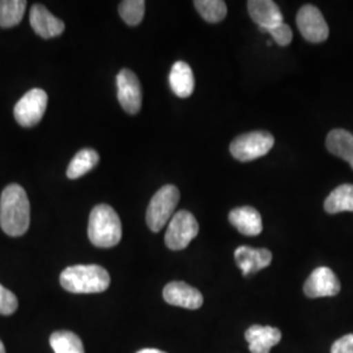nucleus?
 <instances>
[{"label": "nucleus", "mask_w": 353, "mask_h": 353, "mask_svg": "<svg viewBox=\"0 0 353 353\" xmlns=\"http://www.w3.org/2000/svg\"><path fill=\"white\" fill-rule=\"evenodd\" d=\"M30 225V203L26 190L11 183L1 192L0 198V227L11 237L26 234Z\"/></svg>", "instance_id": "1"}, {"label": "nucleus", "mask_w": 353, "mask_h": 353, "mask_svg": "<svg viewBox=\"0 0 353 353\" xmlns=\"http://www.w3.org/2000/svg\"><path fill=\"white\" fill-rule=\"evenodd\" d=\"M61 285L76 294L101 293L110 285L109 272L97 265H70L61 274Z\"/></svg>", "instance_id": "2"}, {"label": "nucleus", "mask_w": 353, "mask_h": 353, "mask_svg": "<svg viewBox=\"0 0 353 353\" xmlns=\"http://www.w3.org/2000/svg\"><path fill=\"white\" fill-rule=\"evenodd\" d=\"M88 237L94 246L103 249L114 248L119 243L122 239V223L113 207L99 204L92 210L89 216Z\"/></svg>", "instance_id": "3"}, {"label": "nucleus", "mask_w": 353, "mask_h": 353, "mask_svg": "<svg viewBox=\"0 0 353 353\" xmlns=\"http://www.w3.org/2000/svg\"><path fill=\"white\" fill-rule=\"evenodd\" d=\"M179 198V190L174 185H165L153 195L145 216L152 232H160L170 221L174 216Z\"/></svg>", "instance_id": "4"}, {"label": "nucleus", "mask_w": 353, "mask_h": 353, "mask_svg": "<svg viewBox=\"0 0 353 353\" xmlns=\"http://www.w3.org/2000/svg\"><path fill=\"white\" fill-rule=\"evenodd\" d=\"M274 144L275 138L268 131H252L242 134L230 143V153L241 163H249L265 156Z\"/></svg>", "instance_id": "5"}, {"label": "nucleus", "mask_w": 353, "mask_h": 353, "mask_svg": "<svg viewBox=\"0 0 353 353\" xmlns=\"http://www.w3.org/2000/svg\"><path fill=\"white\" fill-rule=\"evenodd\" d=\"M199 233V224L189 211L176 212L169 221L165 243L170 250H183Z\"/></svg>", "instance_id": "6"}, {"label": "nucleus", "mask_w": 353, "mask_h": 353, "mask_svg": "<svg viewBox=\"0 0 353 353\" xmlns=\"http://www.w3.org/2000/svg\"><path fill=\"white\" fill-rule=\"evenodd\" d=\"M48 100V93L43 89L34 88L26 92L14 106L13 115L16 122L23 127L38 125L46 112Z\"/></svg>", "instance_id": "7"}, {"label": "nucleus", "mask_w": 353, "mask_h": 353, "mask_svg": "<svg viewBox=\"0 0 353 353\" xmlns=\"http://www.w3.org/2000/svg\"><path fill=\"white\" fill-rule=\"evenodd\" d=\"M296 21L301 36L306 41L319 43L327 39L330 34L327 23L316 6H312V4L303 6L297 13Z\"/></svg>", "instance_id": "8"}, {"label": "nucleus", "mask_w": 353, "mask_h": 353, "mask_svg": "<svg viewBox=\"0 0 353 353\" xmlns=\"http://www.w3.org/2000/svg\"><path fill=\"white\" fill-rule=\"evenodd\" d=\"M118 101L128 114H138L141 109V87L139 79L131 70L123 68L117 75Z\"/></svg>", "instance_id": "9"}, {"label": "nucleus", "mask_w": 353, "mask_h": 353, "mask_svg": "<svg viewBox=\"0 0 353 353\" xmlns=\"http://www.w3.org/2000/svg\"><path fill=\"white\" fill-rule=\"evenodd\" d=\"M341 281L328 267H318L303 284V293L309 299L332 297L339 294Z\"/></svg>", "instance_id": "10"}, {"label": "nucleus", "mask_w": 353, "mask_h": 353, "mask_svg": "<svg viewBox=\"0 0 353 353\" xmlns=\"http://www.w3.org/2000/svg\"><path fill=\"white\" fill-rule=\"evenodd\" d=\"M164 300L169 305L196 310L203 305V294L183 281H172L165 285Z\"/></svg>", "instance_id": "11"}, {"label": "nucleus", "mask_w": 353, "mask_h": 353, "mask_svg": "<svg viewBox=\"0 0 353 353\" xmlns=\"http://www.w3.org/2000/svg\"><path fill=\"white\" fill-rule=\"evenodd\" d=\"M30 26L34 33L42 38H54L61 36L64 32L63 21L57 19L52 13L42 4H34L30 8L29 16Z\"/></svg>", "instance_id": "12"}, {"label": "nucleus", "mask_w": 353, "mask_h": 353, "mask_svg": "<svg viewBox=\"0 0 353 353\" xmlns=\"http://www.w3.org/2000/svg\"><path fill=\"white\" fill-rule=\"evenodd\" d=\"M234 259L242 271V275L249 276L271 265L272 252L267 249H252L249 246H240L234 252Z\"/></svg>", "instance_id": "13"}, {"label": "nucleus", "mask_w": 353, "mask_h": 353, "mask_svg": "<svg viewBox=\"0 0 353 353\" xmlns=\"http://www.w3.org/2000/svg\"><path fill=\"white\" fill-rule=\"evenodd\" d=\"M248 10L252 21L263 32L284 23L283 13L272 0H250L248 1Z\"/></svg>", "instance_id": "14"}, {"label": "nucleus", "mask_w": 353, "mask_h": 353, "mask_svg": "<svg viewBox=\"0 0 353 353\" xmlns=\"http://www.w3.org/2000/svg\"><path fill=\"white\" fill-rule=\"evenodd\" d=\"M245 339L249 343L252 353H270L271 348L281 341V331L271 326L254 325L245 332Z\"/></svg>", "instance_id": "15"}, {"label": "nucleus", "mask_w": 353, "mask_h": 353, "mask_svg": "<svg viewBox=\"0 0 353 353\" xmlns=\"http://www.w3.org/2000/svg\"><path fill=\"white\" fill-rule=\"evenodd\" d=\"M229 221L243 236L254 237L261 234L263 230L261 214L249 205L232 210L229 214Z\"/></svg>", "instance_id": "16"}, {"label": "nucleus", "mask_w": 353, "mask_h": 353, "mask_svg": "<svg viewBox=\"0 0 353 353\" xmlns=\"http://www.w3.org/2000/svg\"><path fill=\"white\" fill-rule=\"evenodd\" d=\"M169 84L170 88L174 92V94L179 99H188L195 87L194 74L189 64L182 61H178L173 64L169 75Z\"/></svg>", "instance_id": "17"}, {"label": "nucleus", "mask_w": 353, "mask_h": 353, "mask_svg": "<svg viewBox=\"0 0 353 353\" xmlns=\"http://www.w3.org/2000/svg\"><path fill=\"white\" fill-rule=\"evenodd\" d=\"M328 152L351 165L353 169V134L343 128H335L326 138Z\"/></svg>", "instance_id": "18"}, {"label": "nucleus", "mask_w": 353, "mask_h": 353, "mask_svg": "<svg viewBox=\"0 0 353 353\" xmlns=\"http://www.w3.org/2000/svg\"><path fill=\"white\" fill-rule=\"evenodd\" d=\"M325 211L330 214L353 212V185L344 183L334 190L325 201Z\"/></svg>", "instance_id": "19"}, {"label": "nucleus", "mask_w": 353, "mask_h": 353, "mask_svg": "<svg viewBox=\"0 0 353 353\" xmlns=\"http://www.w3.org/2000/svg\"><path fill=\"white\" fill-rule=\"evenodd\" d=\"M100 161V156L94 150L85 148L77 152L72 161L68 165L67 176L70 179H77L80 176H85L92 169H94Z\"/></svg>", "instance_id": "20"}, {"label": "nucleus", "mask_w": 353, "mask_h": 353, "mask_svg": "<svg viewBox=\"0 0 353 353\" xmlns=\"http://www.w3.org/2000/svg\"><path fill=\"white\" fill-rule=\"evenodd\" d=\"M26 0H0V26L13 28L20 24L26 13Z\"/></svg>", "instance_id": "21"}, {"label": "nucleus", "mask_w": 353, "mask_h": 353, "mask_svg": "<svg viewBox=\"0 0 353 353\" xmlns=\"http://www.w3.org/2000/svg\"><path fill=\"white\" fill-rule=\"evenodd\" d=\"M50 345L55 353H85L83 341L71 331L51 334Z\"/></svg>", "instance_id": "22"}, {"label": "nucleus", "mask_w": 353, "mask_h": 353, "mask_svg": "<svg viewBox=\"0 0 353 353\" xmlns=\"http://www.w3.org/2000/svg\"><path fill=\"white\" fill-rule=\"evenodd\" d=\"M194 6L203 19L212 24L223 21L227 16V3L223 0H195Z\"/></svg>", "instance_id": "23"}, {"label": "nucleus", "mask_w": 353, "mask_h": 353, "mask_svg": "<svg viewBox=\"0 0 353 353\" xmlns=\"http://www.w3.org/2000/svg\"><path fill=\"white\" fill-rule=\"evenodd\" d=\"M119 14L127 26H135L141 23L145 12L144 0H125L119 3Z\"/></svg>", "instance_id": "24"}, {"label": "nucleus", "mask_w": 353, "mask_h": 353, "mask_svg": "<svg viewBox=\"0 0 353 353\" xmlns=\"http://www.w3.org/2000/svg\"><path fill=\"white\" fill-rule=\"evenodd\" d=\"M17 306H19L17 297L11 290L4 288L0 284V314L12 316L13 313L17 310Z\"/></svg>", "instance_id": "25"}, {"label": "nucleus", "mask_w": 353, "mask_h": 353, "mask_svg": "<svg viewBox=\"0 0 353 353\" xmlns=\"http://www.w3.org/2000/svg\"><path fill=\"white\" fill-rule=\"evenodd\" d=\"M265 32L270 33V36L278 43L279 46H288L292 42V38H293L292 29L285 23H281V24L274 26V28H270Z\"/></svg>", "instance_id": "26"}, {"label": "nucleus", "mask_w": 353, "mask_h": 353, "mask_svg": "<svg viewBox=\"0 0 353 353\" xmlns=\"http://www.w3.org/2000/svg\"><path fill=\"white\" fill-rule=\"evenodd\" d=\"M331 353H353V334L344 335L331 347Z\"/></svg>", "instance_id": "27"}, {"label": "nucleus", "mask_w": 353, "mask_h": 353, "mask_svg": "<svg viewBox=\"0 0 353 353\" xmlns=\"http://www.w3.org/2000/svg\"><path fill=\"white\" fill-rule=\"evenodd\" d=\"M137 353H166L164 351H160V350H154V348H144V350H140L139 352Z\"/></svg>", "instance_id": "28"}, {"label": "nucleus", "mask_w": 353, "mask_h": 353, "mask_svg": "<svg viewBox=\"0 0 353 353\" xmlns=\"http://www.w3.org/2000/svg\"><path fill=\"white\" fill-rule=\"evenodd\" d=\"M0 353H6V348H4V344L1 341H0Z\"/></svg>", "instance_id": "29"}]
</instances>
